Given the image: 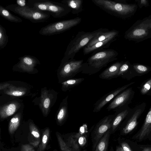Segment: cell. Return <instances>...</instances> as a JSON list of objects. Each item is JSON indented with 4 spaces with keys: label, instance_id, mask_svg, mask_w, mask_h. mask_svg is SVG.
Here are the masks:
<instances>
[{
    "label": "cell",
    "instance_id": "obj_1",
    "mask_svg": "<svg viewBox=\"0 0 151 151\" xmlns=\"http://www.w3.org/2000/svg\"><path fill=\"white\" fill-rule=\"evenodd\" d=\"M117 55L116 51L111 49L96 52L83 63L81 73L90 75L98 72L109 63L117 59Z\"/></svg>",
    "mask_w": 151,
    "mask_h": 151
},
{
    "label": "cell",
    "instance_id": "obj_2",
    "mask_svg": "<svg viewBox=\"0 0 151 151\" xmlns=\"http://www.w3.org/2000/svg\"><path fill=\"white\" fill-rule=\"evenodd\" d=\"M99 29L91 32H79L68 45L63 59V62L73 59L76 54L87 45L99 33L104 30Z\"/></svg>",
    "mask_w": 151,
    "mask_h": 151
},
{
    "label": "cell",
    "instance_id": "obj_3",
    "mask_svg": "<svg viewBox=\"0 0 151 151\" xmlns=\"http://www.w3.org/2000/svg\"><path fill=\"white\" fill-rule=\"evenodd\" d=\"M5 8L34 23L47 22L51 16L47 12L39 11L28 6L21 7L16 4L9 5Z\"/></svg>",
    "mask_w": 151,
    "mask_h": 151
},
{
    "label": "cell",
    "instance_id": "obj_4",
    "mask_svg": "<svg viewBox=\"0 0 151 151\" xmlns=\"http://www.w3.org/2000/svg\"><path fill=\"white\" fill-rule=\"evenodd\" d=\"M81 18L63 20L50 24L39 30V33L42 35L50 36L62 33L68 30L80 23Z\"/></svg>",
    "mask_w": 151,
    "mask_h": 151
},
{
    "label": "cell",
    "instance_id": "obj_5",
    "mask_svg": "<svg viewBox=\"0 0 151 151\" xmlns=\"http://www.w3.org/2000/svg\"><path fill=\"white\" fill-rule=\"evenodd\" d=\"M92 1L102 10L114 16L124 15L131 11V7L129 6L111 0H92Z\"/></svg>",
    "mask_w": 151,
    "mask_h": 151
},
{
    "label": "cell",
    "instance_id": "obj_6",
    "mask_svg": "<svg viewBox=\"0 0 151 151\" xmlns=\"http://www.w3.org/2000/svg\"><path fill=\"white\" fill-rule=\"evenodd\" d=\"M114 116V114H110L104 117L95 126L91 135L93 151L95 150L100 139L107 131L111 128Z\"/></svg>",
    "mask_w": 151,
    "mask_h": 151
},
{
    "label": "cell",
    "instance_id": "obj_7",
    "mask_svg": "<svg viewBox=\"0 0 151 151\" xmlns=\"http://www.w3.org/2000/svg\"><path fill=\"white\" fill-rule=\"evenodd\" d=\"M83 60L71 59L63 63L61 73L64 77L69 79L73 78L78 73L82 71L83 65Z\"/></svg>",
    "mask_w": 151,
    "mask_h": 151
},
{
    "label": "cell",
    "instance_id": "obj_8",
    "mask_svg": "<svg viewBox=\"0 0 151 151\" xmlns=\"http://www.w3.org/2000/svg\"><path fill=\"white\" fill-rule=\"evenodd\" d=\"M46 12L55 18L63 17L71 12L68 7L61 2H57L46 0Z\"/></svg>",
    "mask_w": 151,
    "mask_h": 151
},
{
    "label": "cell",
    "instance_id": "obj_9",
    "mask_svg": "<svg viewBox=\"0 0 151 151\" xmlns=\"http://www.w3.org/2000/svg\"><path fill=\"white\" fill-rule=\"evenodd\" d=\"M134 83V82H132L121 87L117 88L111 91L101 98L94 104L93 112H97L100 111L106 104L114 99L122 91H124L129 86Z\"/></svg>",
    "mask_w": 151,
    "mask_h": 151
},
{
    "label": "cell",
    "instance_id": "obj_10",
    "mask_svg": "<svg viewBox=\"0 0 151 151\" xmlns=\"http://www.w3.org/2000/svg\"><path fill=\"white\" fill-rule=\"evenodd\" d=\"M131 89L129 88L116 96L109 104L106 108L109 111L115 110L116 109L123 106L128 100L131 94Z\"/></svg>",
    "mask_w": 151,
    "mask_h": 151
},
{
    "label": "cell",
    "instance_id": "obj_11",
    "mask_svg": "<svg viewBox=\"0 0 151 151\" xmlns=\"http://www.w3.org/2000/svg\"><path fill=\"white\" fill-rule=\"evenodd\" d=\"M151 132V108L146 116L144 123L140 130L133 138L142 141L149 135Z\"/></svg>",
    "mask_w": 151,
    "mask_h": 151
},
{
    "label": "cell",
    "instance_id": "obj_12",
    "mask_svg": "<svg viewBox=\"0 0 151 151\" xmlns=\"http://www.w3.org/2000/svg\"><path fill=\"white\" fill-rule=\"evenodd\" d=\"M117 36V35L112 36L104 40L96 42L90 47H85L83 50L84 54H87L98 50L108 47L111 44L116 40Z\"/></svg>",
    "mask_w": 151,
    "mask_h": 151
},
{
    "label": "cell",
    "instance_id": "obj_13",
    "mask_svg": "<svg viewBox=\"0 0 151 151\" xmlns=\"http://www.w3.org/2000/svg\"><path fill=\"white\" fill-rule=\"evenodd\" d=\"M119 62H116L107 68L99 75V77L104 80H111L117 77L119 69L122 64Z\"/></svg>",
    "mask_w": 151,
    "mask_h": 151
},
{
    "label": "cell",
    "instance_id": "obj_14",
    "mask_svg": "<svg viewBox=\"0 0 151 151\" xmlns=\"http://www.w3.org/2000/svg\"><path fill=\"white\" fill-rule=\"evenodd\" d=\"M112 122L111 128L112 131H114L122 121L127 116L129 113L127 109H122V107L116 109Z\"/></svg>",
    "mask_w": 151,
    "mask_h": 151
},
{
    "label": "cell",
    "instance_id": "obj_15",
    "mask_svg": "<svg viewBox=\"0 0 151 151\" xmlns=\"http://www.w3.org/2000/svg\"><path fill=\"white\" fill-rule=\"evenodd\" d=\"M117 32L115 30L110 31H106L104 29L99 33L85 47H90L96 42L104 40L107 38L114 35H117Z\"/></svg>",
    "mask_w": 151,
    "mask_h": 151
},
{
    "label": "cell",
    "instance_id": "obj_16",
    "mask_svg": "<svg viewBox=\"0 0 151 151\" xmlns=\"http://www.w3.org/2000/svg\"><path fill=\"white\" fill-rule=\"evenodd\" d=\"M61 2L67 6L73 14H77L83 10L82 0H65Z\"/></svg>",
    "mask_w": 151,
    "mask_h": 151
},
{
    "label": "cell",
    "instance_id": "obj_17",
    "mask_svg": "<svg viewBox=\"0 0 151 151\" xmlns=\"http://www.w3.org/2000/svg\"><path fill=\"white\" fill-rule=\"evenodd\" d=\"M142 110L139 109L137 110L128 121L125 126L122 130L124 134H127L132 131L137 124L138 118L141 113Z\"/></svg>",
    "mask_w": 151,
    "mask_h": 151
},
{
    "label": "cell",
    "instance_id": "obj_18",
    "mask_svg": "<svg viewBox=\"0 0 151 151\" xmlns=\"http://www.w3.org/2000/svg\"><path fill=\"white\" fill-rule=\"evenodd\" d=\"M111 134L110 129L107 131L99 140L96 147L95 151H106Z\"/></svg>",
    "mask_w": 151,
    "mask_h": 151
},
{
    "label": "cell",
    "instance_id": "obj_19",
    "mask_svg": "<svg viewBox=\"0 0 151 151\" xmlns=\"http://www.w3.org/2000/svg\"><path fill=\"white\" fill-rule=\"evenodd\" d=\"M0 15L11 22L20 23L22 21L20 18L13 14L8 10L1 5H0Z\"/></svg>",
    "mask_w": 151,
    "mask_h": 151
},
{
    "label": "cell",
    "instance_id": "obj_20",
    "mask_svg": "<svg viewBox=\"0 0 151 151\" xmlns=\"http://www.w3.org/2000/svg\"><path fill=\"white\" fill-rule=\"evenodd\" d=\"M85 79L84 78H72L65 81L62 83L63 89L66 91L77 86Z\"/></svg>",
    "mask_w": 151,
    "mask_h": 151
},
{
    "label": "cell",
    "instance_id": "obj_21",
    "mask_svg": "<svg viewBox=\"0 0 151 151\" xmlns=\"http://www.w3.org/2000/svg\"><path fill=\"white\" fill-rule=\"evenodd\" d=\"M68 96L64 100L63 105L61 107L57 115V119L61 123L64 121L68 115L67 100Z\"/></svg>",
    "mask_w": 151,
    "mask_h": 151
},
{
    "label": "cell",
    "instance_id": "obj_22",
    "mask_svg": "<svg viewBox=\"0 0 151 151\" xmlns=\"http://www.w3.org/2000/svg\"><path fill=\"white\" fill-rule=\"evenodd\" d=\"M16 109V106L14 104H11L6 106L1 111V118H5L12 115L15 111Z\"/></svg>",
    "mask_w": 151,
    "mask_h": 151
},
{
    "label": "cell",
    "instance_id": "obj_23",
    "mask_svg": "<svg viewBox=\"0 0 151 151\" xmlns=\"http://www.w3.org/2000/svg\"><path fill=\"white\" fill-rule=\"evenodd\" d=\"M65 142L73 151H79L80 146L75 137L74 134H70Z\"/></svg>",
    "mask_w": 151,
    "mask_h": 151
},
{
    "label": "cell",
    "instance_id": "obj_24",
    "mask_svg": "<svg viewBox=\"0 0 151 151\" xmlns=\"http://www.w3.org/2000/svg\"><path fill=\"white\" fill-rule=\"evenodd\" d=\"M8 42V37L6 33L5 28L0 24V48H4Z\"/></svg>",
    "mask_w": 151,
    "mask_h": 151
},
{
    "label": "cell",
    "instance_id": "obj_25",
    "mask_svg": "<svg viewBox=\"0 0 151 151\" xmlns=\"http://www.w3.org/2000/svg\"><path fill=\"white\" fill-rule=\"evenodd\" d=\"M20 120L18 116H16L11 119L9 127V131L10 134H13L17 129L19 125Z\"/></svg>",
    "mask_w": 151,
    "mask_h": 151
},
{
    "label": "cell",
    "instance_id": "obj_26",
    "mask_svg": "<svg viewBox=\"0 0 151 151\" xmlns=\"http://www.w3.org/2000/svg\"><path fill=\"white\" fill-rule=\"evenodd\" d=\"M49 130L47 129L44 132L41 143L39 145L37 151H44L45 149L49 137Z\"/></svg>",
    "mask_w": 151,
    "mask_h": 151
},
{
    "label": "cell",
    "instance_id": "obj_27",
    "mask_svg": "<svg viewBox=\"0 0 151 151\" xmlns=\"http://www.w3.org/2000/svg\"><path fill=\"white\" fill-rule=\"evenodd\" d=\"M58 142L61 151H73L66 145L61 136L58 133L56 134Z\"/></svg>",
    "mask_w": 151,
    "mask_h": 151
},
{
    "label": "cell",
    "instance_id": "obj_28",
    "mask_svg": "<svg viewBox=\"0 0 151 151\" xmlns=\"http://www.w3.org/2000/svg\"><path fill=\"white\" fill-rule=\"evenodd\" d=\"M75 137L78 143L81 147L84 146L86 144V137L82 134L79 133L74 134Z\"/></svg>",
    "mask_w": 151,
    "mask_h": 151
},
{
    "label": "cell",
    "instance_id": "obj_29",
    "mask_svg": "<svg viewBox=\"0 0 151 151\" xmlns=\"http://www.w3.org/2000/svg\"><path fill=\"white\" fill-rule=\"evenodd\" d=\"M29 129L31 134L36 138L39 139L40 133L37 127L33 124H29Z\"/></svg>",
    "mask_w": 151,
    "mask_h": 151
},
{
    "label": "cell",
    "instance_id": "obj_30",
    "mask_svg": "<svg viewBox=\"0 0 151 151\" xmlns=\"http://www.w3.org/2000/svg\"><path fill=\"white\" fill-rule=\"evenodd\" d=\"M151 87V79L148 80L143 86L141 90V93L145 94L148 92Z\"/></svg>",
    "mask_w": 151,
    "mask_h": 151
},
{
    "label": "cell",
    "instance_id": "obj_31",
    "mask_svg": "<svg viewBox=\"0 0 151 151\" xmlns=\"http://www.w3.org/2000/svg\"><path fill=\"white\" fill-rule=\"evenodd\" d=\"M129 68V65L127 64H122L119 68L117 77L123 75L128 70Z\"/></svg>",
    "mask_w": 151,
    "mask_h": 151
},
{
    "label": "cell",
    "instance_id": "obj_32",
    "mask_svg": "<svg viewBox=\"0 0 151 151\" xmlns=\"http://www.w3.org/2000/svg\"><path fill=\"white\" fill-rule=\"evenodd\" d=\"M134 68L139 73H144L148 70V68L142 65H136Z\"/></svg>",
    "mask_w": 151,
    "mask_h": 151
},
{
    "label": "cell",
    "instance_id": "obj_33",
    "mask_svg": "<svg viewBox=\"0 0 151 151\" xmlns=\"http://www.w3.org/2000/svg\"><path fill=\"white\" fill-rule=\"evenodd\" d=\"M146 33L145 31L142 29H138L133 32V35L136 36H140L144 35Z\"/></svg>",
    "mask_w": 151,
    "mask_h": 151
},
{
    "label": "cell",
    "instance_id": "obj_34",
    "mask_svg": "<svg viewBox=\"0 0 151 151\" xmlns=\"http://www.w3.org/2000/svg\"><path fill=\"white\" fill-rule=\"evenodd\" d=\"M21 150V151H35L33 147L28 144L22 145Z\"/></svg>",
    "mask_w": 151,
    "mask_h": 151
},
{
    "label": "cell",
    "instance_id": "obj_35",
    "mask_svg": "<svg viewBox=\"0 0 151 151\" xmlns=\"http://www.w3.org/2000/svg\"><path fill=\"white\" fill-rule=\"evenodd\" d=\"M121 147L124 151H132L130 146L126 142H122L121 144Z\"/></svg>",
    "mask_w": 151,
    "mask_h": 151
},
{
    "label": "cell",
    "instance_id": "obj_36",
    "mask_svg": "<svg viewBox=\"0 0 151 151\" xmlns=\"http://www.w3.org/2000/svg\"><path fill=\"white\" fill-rule=\"evenodd\" d=\"M16 4L21 7L27 6V1L25 0H17L16 1Z\"/></svg>",
    "mask_w": 151,
    "mask_h": 151
},
{
    "label": "cell",
    "instance_id": "obj_37",
    "mask_svg": "<svg viewBox=\"0 0 151 151\" xmlns=\"http://www.w3.org/2000/svg\"><path fill=\"white\" fill-rule=\"evenodd\" d=\"M44 106L45 108H47L49 106L50 104V100L48 98L46 99L44 102Z\"/></svg>",
    "mask_w": 151,
    "mask_h": 151
},
{
    "label": "cell",
    "instance_id": "obj_38",
    "mask_svg": "<svg viewBox=\"0 0 151 151\" xmlns=\"http://www.w3.org/2000/svg\"><path fill=\"white\" fill-rule=\"evenodd\" d=\"M23 93L22 92L18 91H15L12 93V95L16 96H19L22 95Z\"/></svg>",
    "mask_w": 151,
    "mask_h": 151
},
{
    "label": "cell",
    "instance_id": "obj_39",
    "mask_svg": "<svg viewBox=\"0 0 151 151\" xmlns=\"http://www.w3.org/2000/svg\"><path fill=\"white\" fill-rule=\"evenodd\" d=\"M86 125H84L82 126L80 129V132L79 133L82 134H83L85 132V131H86Z\"/></svg>",
    "mask_w": 151,
    "mask_h": 151
},
{
    "label": "cell",
    "instance_id": "obj_40",
    "mask_svg": "<svg viewBox=\"0 0 151 151\" xmlns=\"http://www.w3.org/2000/svg\"><path fill=\"white\" fill-rule=\"evenodd\" d=\"M40 140H38L35 141L31 143V145H32L34 147H37L38 146V145L40 143Z\"/></svg>",
    "mask_w": 151,
    "mask_h": 151
},
{
    "label": "cell",
    "instance_id": "obj_41",
    "mask_svg": "<svg viewBox=\"0 0 151 151\" xmlns=\"http://www.w3.org/2000/svg\"><path fill=\"white\" fill-rule=\"evenodd\" d=\"M110 151H114L112 150V149H111V150ZM115 151H124L121 147L119 146V147H117Z\"/></svg>",
    "mask_w": 151,
    "mask_h": 151
},
{
    "label": "cell",
    "instance_id": "obj_42",
    "mask_svg": "<svg viewBox=\"0 0 151 151\" xmlns=\"http://www.w3.org/2000/svg\"><path fill=\"white\" fill-rule=\"evenodd\" d=\"M142 151H151V147H145L144 148Z\"/></svg>",
    "mask_w": 151,
    "mask_h": 151
},
{
    "label": "cell",
    "instance_id": "obj_43",
    "mask_svg": "<svg viewBox=\"0 0 151 151\" xmlns=\"http://www.w3.org/2000/svg\"><path fill=\"white\" fill-rule=\"evenodd\" d=\"M83 151H85V150H83Z\"/></svg>",
    "mask_w": 151,
    "mask_h": 151
}]
</instances>
